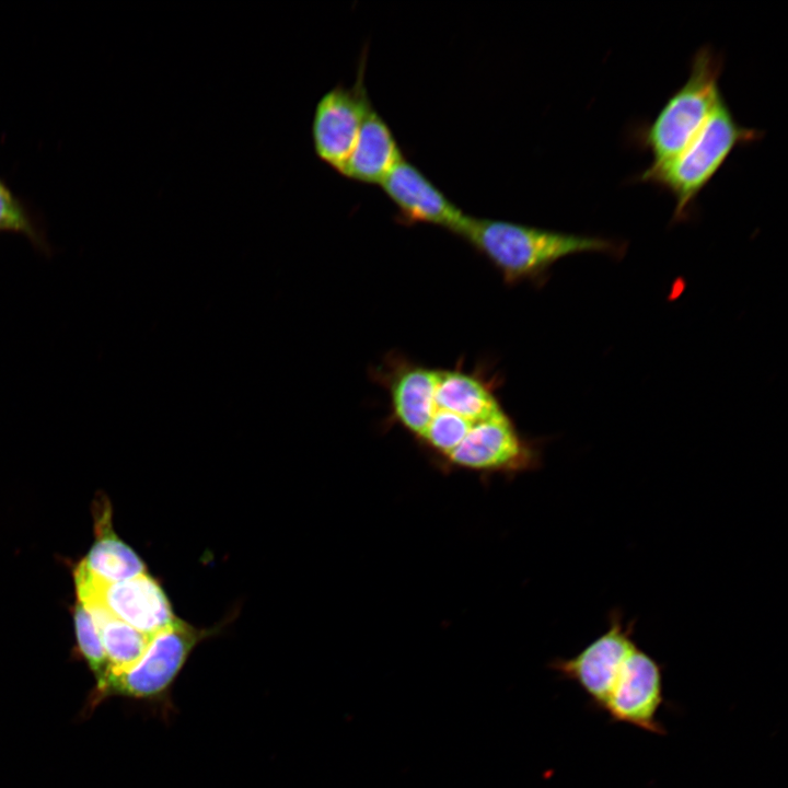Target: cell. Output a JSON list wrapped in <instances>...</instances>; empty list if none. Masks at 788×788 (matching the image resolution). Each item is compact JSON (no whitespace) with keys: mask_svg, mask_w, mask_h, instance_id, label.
Wrapping results in <instances>:
<instances>
[{"mask_svg":"<svg viewBox=\"0 0 788 788\" xmlns=\"http://www.w3.org/2000/svg\"><path fill=\"white\" fill-rule=\"evenodd\" d=\"M379 371L391 420L442 472L515 477L542 466V441L521 433L483 374L396 356Z\"/></svg>","mask_w":788,"mask_h":788,"instance_id":"1","label":"cell"},{"mask_svg":"<svg viewBox=\"0 0 788 788\" xmlns=\"http://www.w3.org/2000/svg\"><path fill=\"white\" fill-rule=\"evenodd\" d=\"M507 283L542 282L558 260L580 253H601L619 259L624 241L566 233L501 219L471 217L461 233Z\"/></svg>","mask_w":788,"mask_h":788,"instance_id":"2","label":"cell"},{"mask_svg":"<svg viewBox=\"0 0 788 788\" xmlns=\"http://www.w3.org/2000/svg\"><path fill=\"white\" fill-rule=\"evenodd\" d=\"M764 132L742 126L722 97L697 136L674 158L650 164L633 182L669 193L674 201L673 222L692 217L699 193L740 146L760 140Z\"/></svg>","mask_w":788,"mask_h":788,"instance_id":"3","label":"cell"},{"mask_svg":"<svg viewBox=\"0 0 788 788\" xmlns=\"http://www.w3.org/2000/svg\"><path fill=\"white\" fill-rule=\"evenodd\" d=\"M723 63L722 55L710 46L699 47L692 57L686 81L652 120L631 128L628 139L651 155V164L674 158L700 131L723 97L719 88Z\"/></svg>","mask_w":788,"mask_h":788,"instance_id":"4","label":"cell"},{"mask_svg":"<svg viewBox=\"0 0 788 788\" xmlns=\"http://www.w3.org/2000/svg\"><path fill=\"white\" fill-rule=\"evenodd\" d=\"M606 629L570 658H554L548 668L559 679L575 683L587 696L589 706L602 711L635 640L636 621H626L623 611L607 613Z\"/></svg>","mask_w":788,"mask_h":788,"instance_id":"5","label":"cell"},{"mask_svg":"<svg viewBox=\"0 0 788 788\" xmlns=\"http://www.w3.org/2000/svg\"><path fill=\"white\" fill-rule=\"evenodd\" d=\"M367 53L362 51L351 86L338 83L316 102L311 138L315 155L341 173L356 142L364 113L371 101L364 84Z\"/></svg>","mask_w":788,"mask_h":788,"instance_id":"6","label":"cell"},{"mask_svg":"<svg viewBox=\"0 0 788 788\" xmlns=\"http://www.w3.org/2000/svg\"><path fill=\"white\" fill-rule=\"evenodd\" d=\"M74 578L81 604L99 606L140 631L155 634L175 619L163 590L147 572L125 581L105 582L80 564Z\"/></svg>","mask_w":788,"mask_h":788,"instance_id":"7","label":"cell"},{"mask_svg":"<svg viewBox=\"0 0 788 788\" xmlns=\"http://www.w3.org/2000/svg\"><path fill=\"white\" fill-rule=\"evenodd\" d=\"M204 636V631L175 618L153 635L147 651L134 667L99 682L100 691L135 697L163 693Z\"/></svg>","mask_w":788,"mask_h":788,"instance_id":"8","label":"cell"},{"mask_svg":"<svg viewBox=\"0 0 788 788\" xmlns=\"http://www.w3.org/2000/svg\"><path fill=\"white\" fill-rule=\"evenodd\" d=\"M663 671L664 665L637 644L625 659L602 708L610 721L664 735L667 730L658 719L664 704Z\"/></svg>","mask_w":788,"mask_h":788,"instance_id":"9","label":"cell"},{"mask_svg":"<svg viewBox=\"0 0 788 788\" xmlns=\"http://www.w3.org/2000/svg\"><path fill=\"white\" fill-rule=\"evenodd\" d=\"M395 206L402 224L427 223L460 237L470 216L405 157L379 185Z\"/></svg>","mask_w":788,"mask_h":788,"instance_id":"10","label":"cell"},{"mask_svg":"<svg viewBox=\"0 0 788 788\" xmlns=\"http://www.w3.org/2000/svg\"><path fill=\"white\" fill-rule=\"evenodd\" d=\"M404 157L391 127L370 103L340 175L362 184L380 185Z\"/></svg>","mask_w":788,"mask_h":788,"instance_id":"11","label":"cell"},{"mask_svg":"<svg viewBox=\"0 0 788 788\" xmlns=\"http://www.w3.org/2000/svg\"><path fill=\"white\" fill-rule=\"evenodd\" d=\"M84 607L93 618L108 663L105 675L97 682L134 667L147 651L154 634L140 631L99 606Z\"/></svg>","mask_w":788,"mask_h":788,"instance_id":"12","label":"cell"},{"mask_svg":"<svg viewBox=\"0 0 788 788\" xmlns=\"http://www.w3.org/2000/svg\"><path fill=\"white\" fill-rule=\"evenodd\" d=\"M103 515L99 523V538L81 563L96 579L105 582H119L146 573V568L137 554L123 543L106 523Z\"/></svg>","mask_w":788,"mask_h":788,"instance_id":"13","label":"cell"},{"mask_svg":"<svg viewBox=\"0 0 788 788\" xmlns=\"http://www.w3.org/2000/svg\"><path fill=\"white\" fill-rule=\"evenodd\" d=\"M0 232L23 235L39 252L50 254L46 233L23 201L0 177Z\"/></svg>","mask_w":788,"mask_h":788,"instance_id":"14","label":"cell"},{"mask_svg":"<svg viewBox=\"0 0 788 788\" xmlns=\"http://www.w3.org/2000/svg\"><path fill=\"white\" fill-rule=\"evenodd\" d=\"M74 624L80 649L99 681L107 671V658L93 618L81 603L76 609Z\"/></svg>","mask_w":788,"mask_h":788,"instance_id":"15","label":"cell"}]
</instances>
